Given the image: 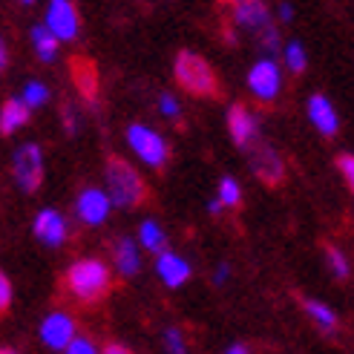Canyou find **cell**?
<instances>
[{
  "label": "cell",
  "instance_id": "23",
  "mask_svg": "<svg viewBox=\"0 0 354 354\" xmlns=\"http://www.w3.org/2000/svg\"><path fill=\"white\" fill-rule=\"evenodd\" d=\"M216 202L225 205V207H231V210H236L242 205V187H239V182L236 179H222L219 182V199Z\"/></svg>",
  "mask_w": 354,
  "mask_h": 354
},
{
  "label": "cell",
  "instance_id": "37",
  "mask_svg": "<svg viewBox=\"0 0 354 354\" xmlns=\"http://www.w3.org/2000/svg\"><path fill=\"white\" fill-rule=\"evenodd\" d=\"M225 354H248V348H245V346H231Z\"/></svg>",
  "mask_w": 354,
  "mask_h": 354
},
{
  "label": "cell",
  "instance_id": "1",
  "mask_svg": "<svg viewBox=\"0 0 354 354\" xmlns=\"http://www.w3.org/2000/svg\"><path fill=\"white\" fill-rule=\"evenodd\" d=\"M173 75H176V84L193 98H222V84H219L216 69L210 66L199 52L182 49L179 55H176Z\"/></svg>",
  "mask_w": 354,
  "mask_h": 354
},
{
  "label": "cell",
  "instance_id": "5",
  "mask_svg": "<svg viewBox=\"0 0 354 354\" xmlns=\"http://www.w3.org/2000/svg\"><path fill=\"white\" fill-rule=\"evenodd\" d=\"M127 141H130V147L145 158V162L150 167H165L167 165V158H170V150H167V141L147 130L145 124H130V130H127Z\"/></svg>",
  "mask_w": 354,
  "mask_h": 354
},
{
  "label": "cell",
  "instance_id": "19",
  "mask_svg": "<svg viewBox=\"0 0 354 354\" xmlns=\"http://www.w3.org/2000/svg\"><path fill=\"white\" fill-rule=\"evenodd\" d=\"M29 121V110L24 107L21 98H9L3 107H0V136H12L17 127H24Z\"/></svg>",
  "mask_w": 354,
  "mask_h": 354
},
{
  "label": "cell",
  "instance_id": "22",
  "mask_svg": "<svg viewBox=\"0 0 354 354\" xmlns=\"http://www.w3.org/2000/svg\"><path fill=\"white\" fill-rule=\"evenodd\" d=\"M138 239L145 242V248H150V251H162V248H165V231H162V227H158L153 219L141 222V227H138Z\"/></svg>",
  "mask_w": 354,
  "mask_h": 354
},
{
  "label": "cell",
  "instance_id": "10",
  "mask_svg": "<svg viewBox=\"0 0 354 354\" xmlns=\"http://www.w3.org/2000/svg\"><path fill=\"white\" fill-rule=\"evenodd\" d=\"M73 334H75V323L69 314H49L46 320L41 323V340L49 348H66L73 343Z\"/></svg>",
  "mask_w": 354,
  "mask_h": 354
},
{
  "label": "cell",
  "instance_id": "17",
  "mask_svg": "<svg viewBox=\"0 0 354 354\" xmlns=\"http://www.w3.org/2000/svg\"><path fill=\"white\" fill-rule=\"evenodd\" d=\"M158 277H162L170 288H176V286H182V282L190 277V265L185 262V259H179L176 254H162L158 257Z\"/></svg>",
  "mask_w": 354,
  "mask_h": 354
},
{
  "label": "cell",
  "instance_id": "26",
  "mask_svg": "<svg viewBox=\"0 0 354 354\" xmlns=\"http://www.w3.org/2000/svg\"><path fill=\"white\" fill-rule=\"evenodd\" d=\"M286 61H288V66H291V73H306V49L299 46V44H291L288 46V52H286Z\"/></svg>",
  "mask_w": 354,
  "mask_h": 354
},
{
  "label": "cell",
  "instance_id": "2",
  "mask_svg": "<svg viewBox=\"0 0 354 354\" xmlns=\"http://www.w3.org/2000/svg\"><path fill=\"white\" fill-rule=\"evenodd\" d=\"M66 288L81 303L95 306L113 291V274L101 259H78L66 271Z\"/></svg>",
  "mask_w": 354,
  "mask_h": 354
},
{
  "label": "cell",
  "instance_id": "11",
  "mask_svg": "<svg viewBox=\"0 0 354 354\" xmlns=\"http://www.w3.org/2000/svg\"><path fill=\"white\" fill-rule=\"evenodd\" d=\"M69 73H73V81L78 86V93L86 98V101H95L98 95V66L93 58H84V55H75L69 61Z\"/></svg>",
  "mask_w": 354,
  "mask_h": 354
},
{
  "label": "cell",
  "instance_id": "20",
  "mask_svg": "<svg viewBox=\"0 0 354 354\" xmlns=\"http://www.w3.org/2000/svg\"><path fill=\"white\" fill-rule=\"evenodd\" d=\"M32 44H35V49H38V58L41 61H52V58L58 55V41L52 38L46 26H35L32 29Z\"/></svg>",
  "mask_w": 354,
  "mask_h": 354
},
{
  "label": "cell",
  "instance_id": "29",
  "mask_svg": "<svg viewBox=\"0 0 354 354\" xmlns=\"http://www.w3.org/2000/svg\"><path fill=\"white\" fill-rule=\"evenodd\" d=\"M12 306V286H9V277L0 271V314H6Z\"/></svg>",
  "mask_w": 354,
  "mask_h": 354
},
{
  "label": "cell",
  "instance_id": "3",
  "mask_svg": "<svg viewBox=\"0 0 354 354\" xmlns=\"http://www.w3.org/2000/svg\"><path fill=\"white\" fill-rule=\"evenodd\" d=\"M107 187H110V196L118 207H141L150 199L147 182L141 179L138 170L121 156L107 158Z\"/></svg>",
  "mask_w": 354,
  "mask_h": 354
},
{
  "label": "cell",
  "instance_id": "21",
  "mask_svg": "<svg viewBox=\"0 0 354 354\" xmlns=\"http://www.w3.org/2000/svg\"><path fill=\"white\" fill-rule=\"evenodd\" d=\"M323 254H326V259H328V268H331V274L337 277L340 282H346L348 277H351V268H348V259H346V254L340 251V248H334V245H323Z\"/></svg>",
  "mask_w": 354,
  "mask_h": 354
},
{
  "label": "cell",
  "instance_id": "30",
  "mask_svg": "<svg viewBox=\"0 0 354 354\" xmlns=\"http://www.w3.org/2000/svg\"><path fill=\"white\" fill-rule=\"evenodd\" d=\"M66 354H98V351H95V346L90 340L81 337V340H73V343L66 346Z\"/></svg>",
  "mask_w": 354,
  "mask_h": 354
},
{
  "label": "cell",
  "instance_id": "8",
  "mask_svg": "<svg viewBox=\"0 0 354 354\" xmlns=\"http://www.w3.org/2000/svg\"><path fill=\"white\" fill-rule=\"evenodd\" d=\"M227 133H231L236 147L248 150L254 141H259V121L254 118V113L248 110L245 104H234V107L227 110Z\"/></svg>",
  "mask_w": 354,
  "mask_h": 354
},
{
  "label": "cell",
  "instance_id": "33",
  "mask_svg": "<svg viewBox=\"0 0 354 354\" xmlns=\"http://www.w3.org/2000/svg\"><path fill=\"white\" fill-rule=\"evenodd\" d=\"M101 354H133V351L127 346H121V343H107Z\"/></svg>",
  "mask_w": 354,
  "mask_h": 354
},
{
  "label": "cell",
  "instance_id": "15",
  "mask_svg": "<svg viewBox=\"0 0 354 354\" xmlns=\"http://www.w3.org/2000/svg\"><path fill=\"white\" fill-rule=\"evenodd\" d=\"M231 12H234V21L239 24V26H248V29H262L265 24H271V12H268V6L265 3H254V0H242V3H234L231 6Z\"/></svg>",
  "mask_w": 354,
  "mask_h": 354
},
{
  "label": "cell",
  "instance_id": "4",
  "mask_svg": "<svg viewBox=\"0 0 354 354\" xmlns=\"http://www.w3.org/2000/svg\"><path fill=\"white\" fill-rule=\"evenodd\" d=\"M12 173L15 182L24 193H38L41 182H44V156L38 145H24L21 150L15 153L12 162Z\"/></svg>",
  "mask_w": 354,
  "mask_h": 354
},
{
  "label": "cell",
  "instance_id": "18",
  "mask_svg": "<svg viewBox=\"0 0 354 354\" xmlns=\"http://www.w3.org/2000/svg\"><path fill=\"white\" fill-rule=\"evenodd\" d=\"M113 262H115V268L124 274V277H136L138 274V248L133 239H118L113 245Z\"/></svg>",
  "mask_w": 354,
  "mask_h": 354
},
{
  "label": "cell",
  "instance_id": "12",
  "mask_svg": "<svg viewBox=\"0 0 354 354\" xmlns=\"http://www.w3.org/2000/svg\"><path fill=\"white\" fill-rule=\"evenodd\" d=\"M75 207H78V216L86 225H101L110 214V199H107V193H101L95 187H86V190H81Z\"/></svg>",
  "mask_w": 354,
  "mask_h": 354
},
{
  "label": "cell",
  "instance_id": "24",
  "mask_svg": "<svg viewBox=\"0 0 354 354\" xmlns=\"http://www.w3.org/2000/svg\"><path fill=\"white\" fill-rule=\"evenodd\" d=\"M257 38H259V49L265 52V55H277L279 49V32L274 24H265L262 29H257Z\"/></svg>",
  "mask_w": 354,
  "mask_h": 354
},
{
  "label": "cell",
  "instance_id": "35",
  "mask_svg": "<svg viewBox=\"0 0 354 354\" xmlns=\"http://www.w3.org/2000/svg\"><path fill=\"white\" fill-rule=\"evenodd\" d=\"M227 274H231V268H227V265H222V268L216 271V286H222V282L227 279Z\"/></svg>",
  "mask_w": 354,
  "mask_h": 354
},
{
  "label": "cell",
  "instance_id": "25",
  "mask_svg": "<svg viewBox=\"0 0 354 354\" xmlns=\"http://www.w3.org/2000/svg\"><path fill=\"white\" fill-rule=\"evenodd\" d=\"M49 98V90H46V86L44 84H38V81H29L26 86H24V107L29 110V107H41V104Z\"/></svg>",
  "mask_w": 354,
  "mask_h": 354
},
{
  "label": "cell",
  "instance_id": "13",
  "mask_svg": "<svg viewBox=\"0 0 354 354\" xmlns=\"http://www.w3.org/2000/svg\"><path fill=\"white\" fill-rule=\"evenodd\" d=\"M308 115H311V121H314V127L320 130L323 136H337V130H340V121H337V113H334V107H331V101L326 98V95H311V101H308Z\"/></svg>",
  "mask_w": 354,
  "mask_h": 354
},
{
  "label": "cell",
  "instance_id": "28",
  "mask_svg": "<svg viewBox=\"0 0 354 354\" xmlns=\"http://www.w3.org/2000/svg\"><path fill=\"white\" fill-rule=\"evenodd\" d=\"M337 170H340V176L346 179V185L351 187L354 185V158L348 153H340L337 156Z\"/></svg>",
  "mask_w": 354,
  "mask_h": 354
},
{
  "label": "cell",
  "instance_id": "39",
  "mask_svg": "<svg viewBox=\"0 0 354 354\" xmlns=\"http://www.w3.org/2000/svg\"><path fill=\"white\" fill-rule=\"evenodd\" d=\"M0 354H17L15 348H9V346H3V348H0Z\"/></svg>",
  "mask_w": 354,
  "mask_h": 354
},
{
  "label": "cell",
  "instance_id": "38",
  "mask_svg": "<svg viewBox=\"0 0 354 354\" xmlns=\"http://www.w3.org/2000/svg\"><path fill=\"white\" fill-rule=\"evenodd\" d=\"M207 210H210V214H219V210H222V205H219V202L214 199V202H210V205H207Z\"/></svg>",
  "mask_w": 354,
  "mask_h": 354
},
{
  "label": "cell",
  "instance_id": "27",
  "mask_svg": "<svg viewBox=\"0 0 354 354\" xmlns=\"http://www.w3.org/2000/svg\"><path fill=\"white\" fill-rule=\"evenodd\" d=\"M165 346H167V354H187V346H185V337L179 328L165 331Z\"/></svg>",
  "mask_w": 354,
  "mask_h": 354
},
{
  "label": "cell",
  "instance_id": "6",
  "mask_svg": "<svg viewBox=\"0 0 354 354\" xmlns=\"http://www.w3.org/2000/svg\"><path fill=\"white\" fill-rule=\"evenodd\" d=\"M248 150H251V167H254V173L259 176V182L265 187H279L282 182H286V162H282V156L271 145L254 141Z\"/></svg>",
  "mask_w": 354,
  "mask_h": 354
},
{
  "label": "cell",
  "instance_id": "36",
  "mask_svg": "<svg viewBox=\"0 0 354 354\" xmlns=\"http://www.w3.org/2000/svg\"><path fill=\"white\" fill-rule=\"evenodd\" d=\"M279 17L282 21H291V6H279Z\"/></svg>",
  "mask_w": 354,
  "mask_h": 354
},
{
  "label": "cell",
  "instance_id": "34",
  "mask_svg": "<svg viewBox=\"0 0 354 354\" xmlns=\"http://www.w3.org/2000/svg\"><path fill=\"white\" fill-rule=\"evenodd\" d=\"M6 64H9V49L3 44V38H0V69H6Z\"/></svg>",
  "mask_w": 354,
  "mask_h": 354
},
{
  "label": "cell",
  "instance_id": "14",
  "mask_svg": "<svg viewBox=\"0 0 354 354\" xmlns=\"http://www.w3.org/2000/svg\"><path fill=\"white\" fill-rule=\"evenodd\" d=\"M35 236L46 245H61L66 239V222L58 210H41L35 219Z\"/></svg>",
  "mask_w": 354,
  "mask_h": 354
},
{
  "label": "cell",
  "instance_id": "32",
  "mask_svg": "<svg viewBox=\"0 0 354 354\" xmlns=\"http://www.w3.org/2000/svg\"><path fill=\"white\" fill-rule=\"evenodd\" d=\"M61 118H64L66 133L73 136V133H75V113H73V107H69V104H64V107H61Z\"/></svg>",
  "mask_w": 354,
  "mask_h": 354
},
{
  "label": "cell",
  "instance_id": "16",
  "mask_svg": "<svg viewBox=\"0 0 354 354\" xmlns=\"http://www.w3.org/2000/svg\"><path fill=\"white\" fill-rule=\"evenodd\" d=\"M299 306L306 308V314L317 323V328H320L323 334H337L340 331L337 314H334L326 303H320V299H311V297H299Z\"/></svg>",
  "mask_w": 354,
  "mask_h": 354
},
{
  "label": "cell",
  "instance_id": "31",
  "mask_svg": "<svg viewBox=\"0 0 354 354\" xmlns=\"http://www.w3.org/2000/svg\"><path fill=\"white\" fill-rule=\"evenodd\" d=\"M158 110H162L165 115H170V118H179V104H176L173 95H162V98H158Z\"/></svg>",
  "mask_w": 354,
  "mask_h": 354
},
{
  "label": "cell",
  "instance_id": "9",
  "mask_svg": "<svg viewBox=\"0 0 354 354\" xmlns=\"http://www.w3.org/2000/svg\"><path fill=\"white\" fill-rule=\"evenodd\" d=\"M248 84H251L257 98L274 101L279 93V66L274 61H259L251 73H248Z\"/></svg>",
  "mask_w": 354,
  "mask_h": 354
},
{
  "label": "cell",
  "instance_id": "7",
  "mask_svg": "<svg viewBox=\"0 0 354 354\" xmlns=\"http://www.w3.org/2000/svg\"><path fill=\"white\" fill-rule=\"evenodd\" d=\"M46 29L55 41H73L78 29H81V17H78V9L73 3H64V0H55L49 3V12H46Z\"/></svg>",
  "mask_w": 354,
  "mask_h": 354
}]
</instances>
